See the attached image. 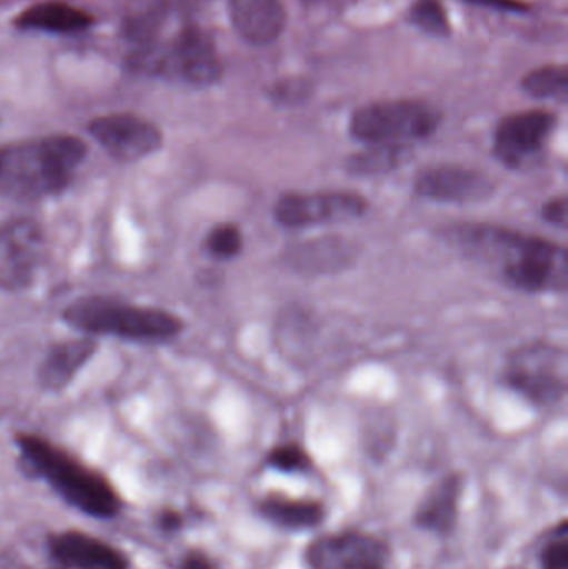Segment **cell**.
<instances>
[{"mask_svg":"<svg viewBox=\"0 0 568 569\" xmlns=\"http://www.w3.org/2000/svg\"><path fill=\"white\" fill-rule=\"evenodd\" d=\"M242 247V232L233 223H220V226L213 227L206 239V250L213 259H233L239 256Z\"/></svg>","mask_w":568,"mask_h":569,"instance_id":"603a6c76","label":"cell"},{"mask_svg":"<svg viewBox=\"0 0 568 569\" xmlns=\"http://www.w3.org/2000/svg\"><path fill=\"white\" fill-rule=\"evenodd\" d=\"M367 200L350 192L286 193L273 206V216L287 229L359 219Z\"/></svg>","mask_w":568,"mask_h":569,"instance_id":"9c48e42d","label":"cell"},{"mask_svg":"<svg viewBox=\"0 0 568 569\" xmlns=\"http://www.w3.org/2000/svg\"><path fill=\"white\" fill-rule=\"evenodd\" d=\"M92 139L119 162H139L162 147L159 127L136 113L97 117L87 127Z\"/></svg>","mask_w":568,"mask_h":569,"instance_id":"30bf717a","label":"cell"},{"mask_svg":"<svg viewBox=\"0 0 568 569\" xmlns=\"http://www.w3.org/2000/svg\"><path fill=\"white\" fill-rule=\"evenodd\" d=\"M63 321L87 337H113L136 343H167L183 331V321L162 308L110 297H82L67 305Z\"/></svg>","mask_w":568,"mask_h":569,"instance_id":"277c9868","label":"cell"},{"mask_svg":"<svg viewBox=\"0 0 568 569\" xmlns=\"http://www.w3.org/2000/svg\"><path fill=\"white\" fill-rule=\"evenodd\" d=\"M267 461H269L270 467L282 471L306 470L310 465L306 451L297 445H283V447L273 448Z\"/></svg>","mask_w":568,"mask_h":569,"instance_id":"d4e9b609","label":"cell"},{"mask_svg":"<svg viewBox=\"0 0 568 569\" xmlns=\"http://www.w3.org/2000/svg\"><path fill=\"white\" fill-rule=\"evenodd\" d=\"M556 123V116L547 110L514 113L497 127L494 153L504 166L519 169L544 149Z\"/></svg>","mask_w":568,"mask_h":569,"instance_id":"7c38bea8","label":"cell"},{"mask_svg":"<svg viewBox=\"0 0 568 569\" xmlns=\"http://www.w3.org/2000/svg\"><path fill=\"white\" fill-rule=\"evenodd\" d=\"M409 20L429 36L447 37L450 33L449 17L440 0H416L410 7Z\"/></svg>","mask_w":568,"mask_h":569,"instance_id":"7402d4cb","label":"cell"},{"mask_svg":"<svg viewBox=\"0 0 568 569\" xmlns=\"http://www.w3.org/2000/svg\"><path fill=\"white\" fill-rule=\"evenodd\" d=\"M457 498H459V480L447 478L420 508V513L417 515L420 525L427 530H449L456 518Z\"/></svg>","mask_w":568,"mask_h":569,"instance_id":"d6986e66","label":"cell"},{"mask_svg":"<svg viewBox=\"0 0 568 569\" xmlns=\"http://www.w3.org/2000/svg\"><path fill=\"white\" fill-rule=\"evenodd\" d=\"M439 110L420 100H386L360 107L350 119V136L366 146L426 139L440 126Z\"/></svg>","mask_w":568,"mask_h":569,"instance_id":"8992f818","label":"cell"},{"mask_svg":"<svg viewBox=\"0 0 568 569\" xmlns=\"http://www.w3.org/2000/svg\"><path fill=\"white\" fill-rule=\"evenodd\" d=\"M457 236L460 247L474 256L499 263L507 282L519 290L542 293L567 288V250L557 243L494 227L460 229Z\"/></svg>","mask_w":568,"mask_h":569,"instance_id":"7a4b0ae2","label":"cell"},{"mask_svg":"<svg viewBox=\"0 0 568 569\" xmlns=\"http://www.w3.org/2000/svg\"><path fill=\"white\" fill-rule=\"evenodd\" d=\"M180 569H213L212 563L207 560V557L200 553H192L183 560L182 568Z\"/></svg>","mask_w":568,"mask_h":569,"instance_id":"f1b7e54d","label":"cell"},{"mask_svg":"<svg viewBox=\"0 0 568 569\" xmlns=\"http://www.w3.org/2000/svg\"><path fill=\"white\" fill-rule=\"evenodd\" d=\"M469 2L489 7V9L509 10V12H526L529 9V6L520 0H469Z\"/></svg>","mask_w":568,"mask_h":569,"instance_id":"83f0119b","label":"cell"},{"mask_svg":"<svg viewBox=\"0 0 568 569\" xmlns=\"http://www.w3.org/2000/svg\"><path fill=\"white\" fill-rule=\"evenodd\" d=\"M130 63L149 76L182 80L193 87L212 86L222 76L216 42L197 26L183 27L170 42L152 40L137 46Z\"/></svg>","mask_w":568,"mask_h":569,"instance_id":"5b68a950","label":"cell"},{"mask_svg":"<svg viewBox=\"0 0 568 569\" xmlns=\"http://www.w3.org/2000/svg\"><path fill=\"white\" fill-rule=\"evenodd\" d=\"M412 149L409 143H376L347 160V169L356 176H380L392 172L409 162Z\"/></svg>","mask_w":568,"mask_h":569,"instance_id":"ac0fdd59","label":"cell"},{"mask_svg":"<svg viewBox=\"0 0 568 569\" xmlns=\"http://www.w3.org/2000/svg\"><path fill=\"white\" fill-rule=\"evenodd\" d=\"M504 380L534 403H559L567 391L566 353L552 345H527L507 361Z\"/></svg>","mask_w":568,"mask_h":569,"instance_id":"52a82bcc","label":"cell"},{"mask_svg":"<svg viewBox=\"0 0 568 569\" xmlns=\"http://www.w3.org/2000/svg\"><path fill=\"white\" fill-rule=\"evenodd\" d=\"M262 511L267 518L287 528L316 527L323 518L319 503L286 500V498H269L263 501Z\"/></svg>","mask_w":568,"mask_h":569,"instance_id":"ffe728a7","label":"cell"},{"mask_svg":"<svg viewBox=\"0 0 568 569\" xmlns=\"http://www.w3.org/2000/svg\"><path fill=\"white\" fill-rule=\"evenodd\" d=\"M544 219L554 226H566L567 223V199L566 197H557L544 206Z\"/></svg>","mask_w":568,"mask_h":569,"instance_id":"4316f807","label":"cell"},{"mask_svg":"<svg viewBox=\"0 0 568 569\" xmlns=\"http://www.w3.org/2000/svg\"><path fill=\"white\" fill-rule=\"evenodd\" d=\"M230 20L243 40L253 46H267L286 27L282 0H230Z\"/></svg>","mask_w":568,"mask_h":569,"instance_id":"9a60e30c","label":"cell"},{"mask_svg":"<svg viewBox=\"0 0 568 569\" xmlns=\"http://www.w3.org/2000/svg\"><path fill=\"white\" fill-rule=\"evenodd\" d=\"M524 90L536 99H557L566 97L568 76L566 67H539L527 73L522 80Z\"/></svg>","mask_w":568,"mask_h":569,"instance_id":"44dd1931","label":"cell"},{"mask_svg":"<svg viewBox=\"0 0 568 569\" xmlns=\"http://www.w3.org/2000/svg\"><path fill=\"white\" fill-rule=\"evenodd\" d=\"M17 445L23 461L67 503L90 517L112 518L119 513L120 498L102 475L46 438L19 435Z\"/></svg>","mask_w":568,"mask_h":569,"instance_id":"3957f363","label":"cell"},{"mask_svg":"<svg viewBox=\"0 0 568 569\" xmlns=\"http://www.w3.org/2000/svg\"><path fill=\"white\" fill-rule=\"evenodd\" d=\"M566 531L560 533L559 540L550 541L542 551L544 569H567L568 568V543Z\"/></svg>","mask_w":568,"mask_h":569,"instance_id":"484cf974","label":"cell"},{"mask_svg":"<svg viewBox=\"0 0 568 569\" xmlns=\"http://www.w3.org/2000/svg\"><path fill=\"white\" fill-rule=\"evenodd\" d=\"M96 351V338L87 337V335L76 338V340L53 345L39 367L37 378H39L40 387L49 391L63 390L89 363Z\"/></svg>","mask_w":568,"mask_h":569,"instance_id":"2e32d148","label":"cell"},{"mask_svg":"<svg viewBox=\"0 0 568 569\" xmlns=\"http://www.w3.org/2000/svg\"><path fill=\"white\" fill-rule=\"evenodd\" d=\"M306 560L310 569H387L389 551L377 538L346 531L313 541Z\"/></svg>","mask_w":568,"mask_h":569,"instance_id":"8fae6325","label":"cell"},{"mask_svg":"<svg viewBox=\"0 0 568 569\" xmlns=\"http://www.w3.org/2000/svg\"><path fill=\"white\" fill-rule=\"evenodd\" d=\"M17 29L42 30L50 33H76L92 27L93 17L79 7L59 0L27 7L16 20Z\"/></svg>","mask_w":568,"mask_h":569,"instance_id":"e0dca14e","label":"cell"},{"mask_svg":"<svg viewBox=\"0 0 568 569\" xmlns=\"http://www.w3.org/2000/svg\"><path fill=\"white\" fill-rule=\"evenodd\" d=\"M309 247H303L297 253L296 259L299 266H307L310 269H330L332 266H340L342 263L343 253L342 243H307Z\"/></svg>","mask_w":568,"mask_h":569,"instance_id":"cb8c5ba5","label":"cell"},{"mask_svg":"<svg viewBox=\"0 0 568 569\" xmlns=\"http://www.w3.org/2000/svg\"><path fill=\"white\" fill-rule=\"evenodd\" d=\"M46 256V233L37 220L17 217L0 226V290L20 291L36 282Z\"/></svg>","mask_w":568,"mask_h":569,"instance_id":"ba28073f","label":"cell"},{"mask_svg":"<svg viewBox=\"0 0 568 569\" xmlns=\"http://www.w3.org/2000/svg\"><path fill=\"white\" fill-rule=\"evenodd\" d=\"M89 147L69 133L0 146V197L42 200L69 189Z\"/></svg>","mask_w":568,"mask_h":569,"instance_id":"6da1fadb","label":"cell"},{"mask_svg":"<svg viewBox=\"0 0 568 569\" xmlns=\"http://www.w3.org/2000/svg\"><path fill=\"white\" fill-rule=\"evenodd\" d=\"M180 525V517L176 513H166L162 517L163 530H176Z\"/></svg>","mask_w":568,"mask_h":569,"instance_id":"f546056e","label":"cell"},{"mask_svg":"<svg viewBox=\"0 0 568 569\" xmlns=\"http://www.w3.org/2000/svg\"><path fill=\"white\" fill-rule=\"evenodd\" d=\"M53 560L67 569H127L126 557L89 535L67 531L50 540Z\"/></svg>","mask_w":568,"mask_h":569,"instance_id":"5bb4252c","label":"cell"},{"mask_svg":"<svg viewBox=\"0 0 568 569\" xmlns=\"http://www.w3.org/2000/svg\"><path fill=\"white\" fill-rule=\"evenodd\" d=\"M416 192L426 199L447 203H479L494 193L490 177L466 167H434L416 180Z\"/></svg>","mask_w":568,"mask_h":569,"instance_id":"4fadbf2b","label":"cell"}]
</instances>
